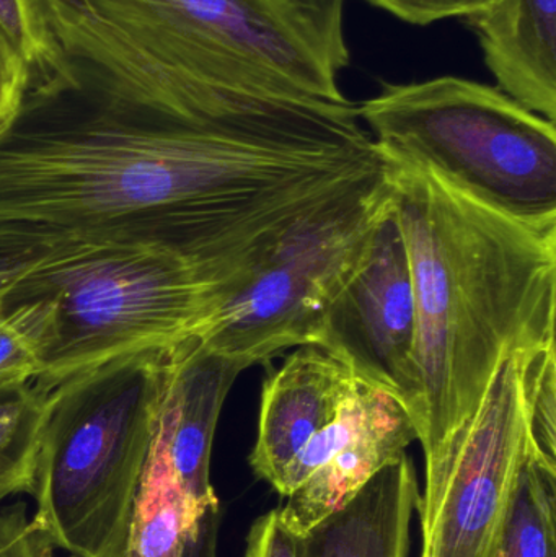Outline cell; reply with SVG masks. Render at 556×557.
Instances as JSON below:
<instances>
[{
  "instance_id": "cell-1",
  "label": "cell",
  "mask_w": 556,
  "mask_h": 557,
  "mask_svg": "<svg viewBox=\"0 0 556 557\" xmlns=\"http://www.w3.org/2000/svg\"><path fill=\"white\" fill-rule=\"evenodd\" d=\"M353 101L195 120L58 61L0 129V222L152 242L219 287L317 206L382 172Z\"/></svg>"
},
{
  "instance_id": "cell-2",
  "label": "cell",
  "mask_w": 556,
  "mask_h": 557,
  "mask_svg": "<svg viewBox=\"0 0 556 557\" xmlns=\"http://www.w3.org/2000/svg\"><path fill=\"white\" fill-rule=\"evenodd\" d=\"M346 0H35L59 61L195 120L345 101Z\"/></svg>"
},
{
  "instance_id": "cell-3",
  "label": "cell",
  "mask_w": 556,
  "mask_h": 557,
  "mask_svg": "<svg viewBox=\"0 0 556 557\" xmlns=\"http://www.w3.org/2000/svg\"><path fill=\"white\" fill-rule=\"evenodd\" d=\"M381 152L417 292L411 419L427 455L479 409L511 354L555 343L556 224L516 221Z\"/></svg>"
},
{
  "instance_id": "cell-4",
  "label": "cell",
  "mask_w": 556,
  "mask_h": 557,
  "mask_svg": "<svg viewBox=\"0 0 556 557\" xmlns=\"http://www.w3.org/2000/svg\"><path fill=\"white\" fill-rule=\"evenodd\" d=\"M218 282L165 245L74 235L0 297L35 339L51 389L114 357L198 336Z\"/></svg>"
},
{
  "instance_id": "cell-5",
  "label": "cell",
  "mask_w": 556,
  "mask_h": 557,
  "mask_svg": "<svg viewBox=\"0 0 556 557\" xmlns=\"http://www.w3.org/2000/svg\"><path fill=\"white\" fill-rule=\"evenodd\" d=\"M173 349L114 357L49 392L32 496L55 549L124 557Z\"/></svg>"
},
{
  "instance_id": "cell-6",
  "label": "cell",
  "mask_w": 556,
  "mask_h": 557,
  "mask_svg": "<svg viewBox=\"0 0 556 557\" xmlns=\"http://www.w3.org/2000/svg\"><path fill=\"white\" fill-rule=\"evenodd\" d=\"M358 114L381 149L480 205L526 224H556L555 123L498 87L454 75L384 82Z\"/></svg>"
},
{
  "instance_id": "cell-7",
  "label": "cell",
  "mask_w": 556,
  "mask_h": 557,
  "mask_svg": "<svg viewBox=\"0 0 556 557\" xmlns=\"http://www.w3.org/2000/svg\"><path fill=\"white\" fill-rule=\"evenodd\" d=\"M391 195L385 166L297 219L247 273L215 292L198 334L202 346L250 369L316 344L330 305L365 261Z\"/></svg>"
},
{
  "instance_id": "cell-8",
  "label": "cell",
  "mask_w": 556,
  "mask_h": 557,
  "mask_svg": "<svg viewBox=\"0 0 556 557\" xmlns=\"http://www.w3.org/2000/svg\"><path fill=\"white\" fill-rule=\"evenodd\" d=\"M529 350V349H528ZM499 366L479 409L424 455L420 557H496L519 471L535 447L522 359Z\"/></svg>"
},
{
  "instance_id": "cell-9",
  "label": "cell",
  "mask_w": 556,
  "mask_h": 557,
  "mask_svg": "<svg viewBox=\"0 0 556 557\" xmlns=\"http://www.w3.org/2000/svg\"><path fill=\"white\" fill-rule=\"evenodd\" d=\"M417 341V292L391 195L365 261L330 305L316 344L397 396L411 416L418 399Z\"/></svg>"
},
{
  "instance_id": "cell-10",
  "label": "cell",
  "mask_w": 556,
  "mask_h": 557,
  "mask_svg": "<svg viewBox=\"0 0 556 557\" xmlns=\"http://www.w3.org/2000/svg\"><path fill=\"white\" fill-rule=\"evenodd\" d=\"M244 370V363L206 349L198 336L173 349L152 445L201 512L221 506L211 483L212 444L222 406Z\"/></svg>"
},
{
  "instance_id": "cell-11",
  "label": "cell",
  "mask_w": 556,
  "mask_h": 557,
  "mask_svg": "<svg viewBox=\"0 0 556 557\" xmlns=\"http://www.w3.org/2000/svg\"><path fill=\"white\" fill-rule=\"evenodd\" d=\"M358 373L325 347H296L263 383L251 470L274 486L307 442L325 428Z\"/></svg>"
},
{
  "instance_id": "cell-12",
  "label": "cell",
  "mask_w": 556,
  "mask_h": 557,
  "mask_svg": "<svg viewBox=\"0 0 556 557\" xmlns=\"http://www.w3.org/2000/svg\"><path fill=\"white\" fill-rule=\"evenodd\" d=\"M496 87L556 121V0H493L467 16Z\"/></svg>"
},
{
  "instance_id": "cell-13",
  "label": "cell",
  "mask_w": 556,
  "mask_h": 557,
  "mask_svg": "<svg viewBox=\"0 0 556 557\" xmlns=\"http://www.w3.org/2000/svg\"><path fill=\"white\" fill-rule=\"evenodd\" d=\"M418 441L417 428L400 399H387L362 431L284 497L280 516L293 532L306 535L348 504L375 474L407 455Z\"/></svg>"
},
{
  "instance_id": "cell-14",
  "label": "cell",
  "mask_w": 556,
  "mask_h": 557,
  "mask_svg": "<svg viewBox=\"0 0 556 557\" xmlns=\"http://www.w3.org/2000/svg\"><path fill=\"white\" fill-rule=\"evenodd\" d=\"M418 500L417 470L404 455L304 535L307 557H407Z\"/></svg>"
},
{
  "instance_id": "cell-15",
  "label": "cell",
  "mask_w": 556,
  "mask_h": 557,
  "mask_svg": "<svg viewBox=\"0 0 556 557\" xmlns=\"http://www.w3.org/2000/svg\"><path fill=\"white\" fill-rule=\"evenodd\" d=\"M218 510L222 507L196 509L165 455L150 442L124 557H183L205 520Z\"/></svg>"
},
{
  "instance_id": "cell-16",
  "label": "cell",
  "mask_w": 556,
  "mask_h": 557,
  "mask_svg": "<svg viewBox=\"0 0 556 557\" xmlns=\"http://www.w3.org/2000/svg\"><path fill=\"white\" fill-rule=\"evenodd\" d=\"M496 557H556V463L538 447L519 471Z\"/></svg>"
},
{
  "instance_id": "cell-17",
  "label": "cell",
  "mask_w": 556,
  "mask_h": 557,
  "mask_svg": "<svg viewBox=\"0 0 556 557\" xmlns=\"http://www.w3.org/2000/svg\"><path fill=\"white\" fill-rule=\"evenodd\" d=\"M49 392L36 382L0 386V504L33 493Z\"/></svg>"
},
{
  "instance_id": "cell-18",
  "label": "cell",
  "mask_w": 556,
  "mask_h": 557,
  "mask_svg": "<svg viewBox=\"0 0 556 557\" xmlns=\"http://www.w3.org/2000/svg\"><path fill=\"white\" fill-rule=\"evenodd\" d=\"M74 235L58 228L0 222V297Z\"/></svg>"
},
{
  "instance_id": "cell-19",
  "label": "cell",
  "mask_w": 556,
  "mask_h": 557,
  "mask_svg": "<svg viewBox=\"0 0 556 557\" xmlns=\"http://www.w3.org/2000/svg\"><path fill=\"white\" fill-rule=\"evenodd\" d=\"M0 26L28 62L32 74L58 62V46L35 0H0Z\"/></svg>"
},
{
  "instance_id": "cell-20",
  "label": "cell",
  "mask_w": 556,
  "mask_h": 557,
  "mask_svg": "<svg viewBox=\"0 0 556 557\" xmlns=\"http://www.w3.org/2000/svg\"><path fill=\"white\" fill-rule=\"evenodd\" d=\"M41 359L32 334L15 317L0 311V386L36 382Z\"/></svg>"
},
{
  "instance_id": "cell-21",
  "label": "cell",
  "mask_w": 556,
  "mask_h": 557,
  "mask_svg": "<svg viewBox=\"0 0 556 557\" xmlns=\"http://www.w3.org/2000/svg\"><path fill=\"white\" fill-rule=\"evenodd\" d=\"M54 549L23 504L0 512V557H45Z\"/></svg>"
},
{
  "instance_id": "cell-22",
  "label": "cell",
  "mask_w": 556,
  "mask_h": 557,
  "mask_svg": "<svg viewBox=\"0 0 556 557\" xmlns=\"http://www.w3.org/2000/svg\"><path fill=\"white\" fill-rule=\"evenodd\" d=\"M410 25L427 26L441 20L475 15L493 0H366Z\"/></svg>"
},
{
  "instance_id": "cell-23",
  "label": "cell",
  "mask_w": 556,
  "mask_h": 557,
  "mask_svg": "<svg viewBox=\"0 0 556 557\" xmlns=\"http://www.w3.org/2000/svg\"><path fill=\"white\" fill-rule=\"evenodd\" d=\"M245 557H307L306 536L293 532L274 509L255 520Z\"/></svg>"
},
{
  "instance_id": "cell-24",
  "label": "cell",
  "mask_w": 556,
  "mask_h": 557,
  "mask_svg": "<svg viewBox=\"0 0 556 557\" xmlns=\"http://www.w3.org/2000/svg\"><path fill=\"white\" fill-rule=\"evenodd\" d=\"M32 71L0 26V129L10 123L28 90Z\"/></svg>"
},
{
  "instance_id": "cell-25",
  "label": "cell",
  "mask_w": 556,
  "mask_h": 557,
  "mask_svg": "<svg viewBox=\"0 0 556 557\" xmlns=\"http://www.w3.org/2000/svg\"><path fill=\"white\" fill-rule=\"evenodd\" d=\"M222 510L212 512L202 523L183 557H218L219 529H221Z\"/></svg>"
},
{
  "instance_id": "cell-26",
  "label": "cell",
  "mask_w": 556,
  "mask_h": 557,
  "mask_svg": "<svg viewBox=\"0 0 556 557\" xmlns=\"http://www.w3.org/2000/svg\"><path fill=\"white\" fill-rule=\"evenodd\" d=\"M45 557H55V556H54V552L49 553V555H46ZM67 557H75V556H67Z\"/></svg>"
}]
</instances>
